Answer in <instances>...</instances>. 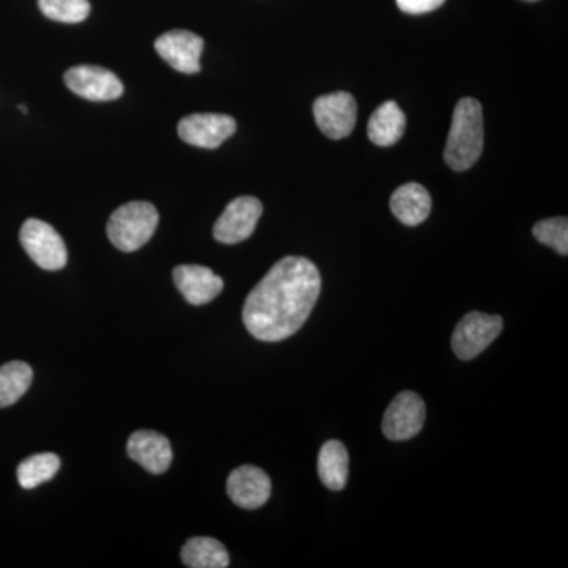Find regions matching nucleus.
<instances>
[{
    "mask_svg": "<svg viewBox=\"0 0 568 568\" xmlns=\"http://www.w3.org/2000/svg\"><path fill=\"white\" fill-rule=\"evenodd\" d=\"M321 286L320 271L312 261L283 257L246 297L242 313L246 331L267 343L297 334L315 308Z\"/></svg>",
    "mask_w": 568,
    "mask_h": 568,
    "instance_id": "obj_1",
    "label": "nucleus"
},
{
    "mask_svg": "<svg viewBox=\"0 0 568 568\" xmlns=\"http://www.w3.org/2000/svg\"><path fill=\"white\" fill-rule=\"evenodd\" d=\"M484 111L476 99L459 100L452 119L444 159L454 171H467L484 152Z\"/></svg>",
    "mask_w": 568,
    "mask_h": 568,
    "instance_id": "obj_2",
    "label": "nucleus"
},
{
    "mask_svg": "<svg viewBox=\"0 0 568 568\" xmlns=\"http://www.w3.org/2000/svg\"><path fill=\"white\" fill-rule=\"evenodd\" d=\"M159 226L155 205L134 201L119 207L108 222V237L121 252L132 253L151 241Z\"/></svg>",
    "mask_w": 568,
    "mask_h": 568,
    "instance_id": "obj_3",
    "label": "nucleus"
},
{
    "mask_svg": "<svg viewBox=\"0 0 568 568\" xmlns=\"http://www.w3.org/2000/svg\"><path fill=\"white\" fill-rule=\"evenodd\" d=\"M20 241L22 248L33 263L44 271H61L69 261L65 242L51 224L29 219L22 224Z\"/></svg>",
    "mask_w": 568,
    "mask_h": 568,
    "instance_id": "obj_4",
    "label": "nucleus"
},
{
    "mask_svg": "<svg viewBox=\"0 0 568 568\" xmlns=\"http://www.w3.org/2000/svg\"><path fill=\"white\" fill-rule=\"evenodd\" d=\"M503 317L473 312L459 321L452 336V349L462 361H473L500 335Z\"/></svg>",
    "mask_w": 568,
    "mask_h": 568,
    "instance_id": "obj_5",
    "label": "nucleus"
},
{
    "mask_svg": "<svg viewBox=\"0 0 568 568\" xmlns=\"http://www.w3.org/2000/svg\"><path fill=\"white\" fill-rule=\"evenodd\" d=\"M261 215H263V203L257 197H235L216 220L213 237L220 244H241L254 233Z\"/></svg>",
    "mask_w": 568,
    "mask_h": 568,
    "instance_id": "obj_6",
    "label": "nucleus"
},
{
    "mask_svg": "<svg viewBox=\"0 0 568 568\" xmlns=\"http://www.w3.org/2000/svg\"><path fill=\"white\" fill-rule=\"evenodd\" d=\"M313 112L321 132L335 141L349 136L357 121V103L347 92L320 97L313 104Z\"/></svg>",
    "mask_w": 568,
    "mask_h": 568,
    "instance_id": "obj_7",
    "label": "nucleus"
},
{
    "mask_svg": "<svg viewBox=\"0 0 568 568\" xmlns=\"http://www.w3.org/2000/svg\"><path fill=\"white\" fill-rule=\"evenodd\" d=\"M63 78L71 92L91 102H112L121 99L123 93L122 81L103 67H71Z\"/></svg>",
    "mask_w": 568,
    "mask_h": 568,
    "instance_id": "obj_8",
    "label": "nucleus"
},
{
    "mask_svg": "<svg viewBox=\"0 0 568 568\" xmlns=\"http://www.w3.org/2000/svg\"><path fill=\"white\" fill-rule=\"evenodd\" d=\"M425 416L424 398L414 392H402L384 414V435L390 440L413 439L424 428Z\"/></svg>",
    "mask_w": 568,
    "mask_h": 568,
    "instance_id": "obj_9",
    "label": "nucleus"
},
{
    "mask_svg": "<svg viewBox=\"0 0 568 568\" xmlns=\"http://www.w3.org/2000/svg\"><path fill=\"white\" fill-rule=\"evenodd\" d=\"M237 123L226 114H192L179 122L178 132L194 148L216 149L233 136Z\"/></svg>",
    "mask_w": 568,
    "mask_h": 568,
    "instance_id": "obj_10",
    "label": "nucleus"
},
{
    "mask_svg": "<svg viewBox=\"0 0 568 568\" xmlns=\"http://www.w3.org/2000/svg\"><path fill=\"white\" fill-rule=\"evenodd\" d=\"M155 50L174 70L194 74L201 70L204 40L196 33L175 29L155 40Z\"/></svg>",
    "mask_w": 568,
    "mask_h": 568,
    "instance_id": "obj_11",
    "label": "nucleus"
},
{
    "mask_svg": "<svg viewBox=\"0 0 568 568\" xmlns=\"http://www.w3.org/2000/svg\"><path fill=\"white\" fill-rule=\"evenodd\" d=\"M226 489L235 506L245 510H256L271 497L272 481L260 467L245 465L230 474Z\"/></svg>",
    "mask_w": 568,
    "mask_h": 568,
    "instance_id": "obj_12",
    "label": "nucleus"
},
{
    "mask_svg": "<svg viewBox=\"0 0 568 568\" xmlns=\"http://www.w3.org/2000/svg\"><path fill=\"white\" fill-rule=\"evenodd\" d=\"M126 452L138 465L155 476L166 473L173 463V448L168 437L148 429H141L130 436Z\"/></svg>",
    "mask_w": 568,
    "mask_h": 568,
    "instance_id": "obj_13",
    "label": "nucleus"
},
{
    "mask_svg": "<svg viewBox=\"0 0 568 568\" xmlns=\"http://www.w3.org/2000/svg\"><path fill=\"white\" fill-rule=\"evenodd\" d=\"M174 283L185 301L194 306L209 304L223 291L222 276L204 265H179L174 268Z\"/></svg>",
    "mask_w": 568,
    "mask_h": 568,
    "instance_id": "obj_14",
    "label": "nucleus"
},
{
    "mask_svg": "<svg viewBox=\"0 0 568 568\" xmlns=\"http://www.w3.org/2000/svg\"><path fill=\"white\" fill-rule=\"evenodd\" d=\"M390 209L406 226H418L432 212V196L420 183H405L392 194Z\"/></svg>",
    "mask_w": 568,
    "mask_h": 568,
    "instance_id": "obj_15",
    "label": "nucleus"
},
{
    "mask_svg": "<svg viewBox=\"0 0 568 568\" xmlns=\"http://www.w3.org/2000/svg\"><path fill=\"white\" fill-rule=\"evenodd\" d=\"M406 130V115L395 102L381 104L368 121V138L373 144L388 148L402 140Z\"/></svg>",
    "mask_w": 568,
    "mask_h": 568,
    "instance_id": "obj_16",
    "label": "nucleus"
},
{
    "mask_svg": "<svg viewBox=\"0 0 568 568\" xmlns=\"http://www.w3.org/2000/svg\"><path fill=\"white\" fill-rule=\"evenodd\" d=\"M317 473L321 481L332 491H342L346 487L349 477V455L345 444L334 439L327 440L321 447Z\"/></svg>",
    "mask_w": 568,
    "mask_h": 568,
    "instance_id": "obj_17",
    "label": "nucleus"
},
{
    "mask_svg": "<svg viewBox=\"0 0 568 568\" xmlns=\"http://www.w3.org/2000/svg\"><path fill=\"white\" fill-rule=\"evenodd\" d=\"M182 562L190 568H226L230 555L222 541L212 537H193L183 545Z\"/></svg>",
    "mask_w": 568,
    "mask_h": 568,
    "instance_id": "obj_18",
    "label": "nucleus"
},
{
    "mask_svg": "<svg viewBox=\"0 0 568 568\" xmlns=\"http://www.w3.org/2000/svg\"><path fill=\"white\" fill-rule=\"evenodd\" d=\"M32 368L14 361L0 366V407L14 405L32 384Z\"/></svg>",
    "mask_w": 568,
    "mask_h": 568,
    "instance_id": "obj_19",
    "label": "nucleus"
},
{
    "mask_svg": "<svg viewBox=\"0 0 568 568\" xmlns=\"http://www.w3.org/2000/svg\"><path fill=\"white\" fill-rule=\"evenodd\" d=\"M61 469V458L55 454H39L26 458L24 462L18 466L17 477L18 481L24 489H33L40 487L41 484H47L55 474Z\"/></svg>",
    "mask_w": 568,
    "mask_h": 568,
    "instance_id": "obj_20",
    "label": "nucleus"
},
{
    "mask_svg": "<svg viewBox=\"0 0 568 568\" xmlns=\"http://www.w3.org/2000/svg\"><path fill=\"white\" fill-rule=\"evenodd\" d=\"M41 13L52 21L77 24L91 13L89 0H39Z\"/></svg>",
    "mask_w": 568,
    "mask_h": 568,
    "instance_id": "obj_21",
    "label": "nucleus"
},
{
    "mask_svg": "<svg viewBox=\"0 0 568 568\" xmlns=\"http://www.w3.org/2000/svg\"><path fill=\"white\" fill-rule=\"evenodd\" d=\"M534 237L540 244L551 246L555 252L568 254V220L566 216L541 220L532 230Z\"/></svg>",
    "mask_w": 568,
    "mask_h": 568,
    "instance_id": "obj_22",
    "label": "nucleus"
},
{
    "mask_svg": "<svg viewBox=\"0 0 568 568\" xmlns=\"http://www.w3.org/2000/svg\"><path fill=\"white\" fill-rule=\"evenodd\" d=\"M446 0H396V6L407 14H424L439 9Z\"/></svg>",
    "mask_w": 568,
    "mask_h": 568,
    "instance_id": "obj_23",
    "label": "nucleus"
},
{
    "mask_svg": "<svg viewBox=\"0 0 568 568\" xmlns=\"http://www.w3.org/2000/svg\"><path fill=\"white\" fill-rule=\"evenodd\" d=\"M20 110H21L22 112H28V108L22 106V104H20Z\"/></svg>",
    "mask_w": 568,
    "mask_h": 568,
    "instance_id": "obj_24",
    "label": "nucleus"
},
{
    "mask_svg": "<svg viewBox=\"0 0 568 568\" xmlns=\"http://www.w3.org/2000/svg\"><path fill=\"white\" fill-rule=\"evenodd\" d=\"M526 2H536V0H526Z\"/></svg>",
    "mask_w": 568,
    "mask_h": 568,
    "instance_id": "obj_25",
    "label": "nucleus"
}]
</instances>
